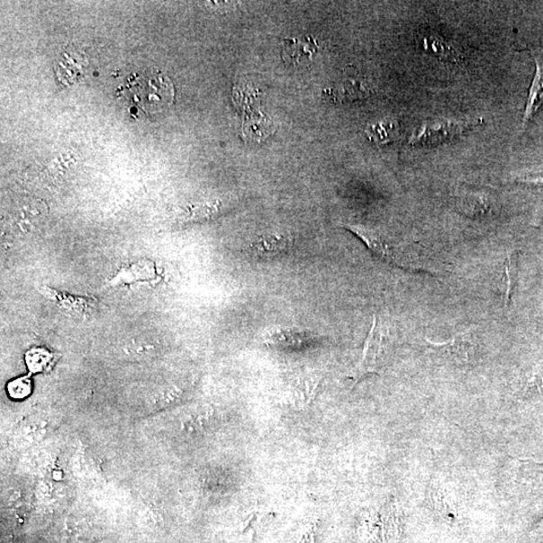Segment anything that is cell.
<instances>
[{
  "mask_svg": "<svg viewBox=\"0 0 543 543\" xmlns=\"http://www.w3.org/2000/svg\"><path fill=\"white\" fill-rule=\"evenodd\" d=\"M484 124V119L469 121H427L409 140L415 148H433L452 141L465 133Z\"/></svg>",
  "mask_w": 543,
  "mask_h": 543,
  "instance_id": "1",
  "label": "cell"
},
{
  "mask_svg": "<svg viewBox=\"0 0 543 543\" xmlns=\"http://www.w3.org/2000/svg\"><path fill=\"white\" fill-rule=\"evenodd\" d=\"M133 81L132 98L144 111L158 112L171 104L174 88L166 76L158 73L144 74Z\"/></svg>",
  "mask_w": 543,
  "mask_h": 543,
  "instance_id": "2",
  "label": "cell"
},
{
  "mask_svg": "<svg viewBox=\"0 0 543 543\" xmlns=\"http://www.w3.org/2000/svg\"><path fill=\"white\" fill-rule=\"evenodd\" d=\"M472 330L456 334L454 338L445 342H433L426 339L428 347L439 357L450 361L457 366H468L475 361L478 346L475 334Z\"/></svg>",
  "mask_w": 543,
  "mask_h": 543,
  "instance_id": "3",
  "label": "cell"
},
{
  "mask_svg": "<svg viewBox=\"0 0 543 543\" xmlns=\"http://www.w3.org/2000/svg\"><path fill=\"white\" fill-rule=\"evenodd\" d=\"M385 351V335L379 327L376 316L374 317L373 325L367 334L364 350L358 365L353 373L352 378L357 384L362 378L377 374Z\"/></svg>",
  "mask_w": 543,
  "mask_h": 543,
  "instance_id": "4",
  "label": "cell"
},
{
  "mask_svg": "<svg viewBox=\"0 0 543 543\" xmlns=\"http://www.w3.org/2000/svg\"><path fill=\"white\" fill-rule=\"evenodd\" d=\"M342 228L351 231L352 234L364 241L369 251L381 258L382 261L408 270L401 260L399 254L395 252L394 247L376 230L361 225H343Z\"/></svg>",
  "mask_w": 543,
  "mask_h": 543,
  "instance_id": "5",
  "label": "cell"
},
{
  "mask_svg": "<svg viewBox=\"0 0 543 543\" xmlns=\"http://www.w3.org/2000/svg\"><path fill=\"white\" fill-rule=\"evenodd\" d=\"M318 46L313 38H288L284 40L283 59L285 62L297 66L312 62Z\"/></svg>",
  "mask_w": 543,
  "mask_h": 543,
  "instance_id": "6",
  "label": "cell"
},
{
  "mask_svg": "<svg viewBox=\"0 0 543 543\" xmlns=\"http://www.w3.org/2000/svg\"><path fill=\"white\" fill-rule=\"evenodd\" d=\"M321 384V376L319 375L300 376L293 379L289 385V398L295 406H307L314 399Z\"/></svg>",
  "mask_w": 543,
  "mask_h": 543,
  "instance_id": "7",
  "label": "cell"
},
{
  "mask_svg": "<svg viewBox=\"0 0 543 543\" xmlns=\"http://www.w3.org/2000/svg\"><path fill=\"white\" fill-rule=\"evenodd\" d=\"M536 75H534L531 87L529 94L527 106H525V112L523 116V126L532 121L534 116L538 114V112L543 105V62L538 57H536Z\"/></svg>",
  "mask_w": 543,
  "mask_h": 543,
  "instance_id": "8",
  "label": "cell"
},
{
  "mask_svg": "<svg viewBox=\"0 0 543 543\" xmlns=\"http://www.w3.org/2000/svg\"><path fill=\"white\" fill-rule=\"evenodd\" d=\"M460 208L468 217L484 218L491 213V203L485 195L472 194L461 198Z\"/></svg>",
  "mask_w": 543,
  "mask_h": 543,
  "instance_id": "9",
  "label": "cell"
},
{
  "mask_svg": "<svg viewBox=\"0 0 543 543\" xmlns=\"http://www.w3.org/2000/svg\"><path fill=\"white\" fill-rule=\"evenodd\" d=\"M517 277V255L516 253H511L508 255L505 263H504V275H503V282H504V303L505 306L508 307L511 305L512 292L514 290L515 282Z\"/></svg>",
  "mask_w": 543,
  "mask_h": 543,
  "instance_id": "10",
  "label": "cell"
},
{
  "mask_svg": "<svg viewBox=\"0 0 543 543\" xmlns=\"http://www.w3.org/2000/svg\"><path fill=\"white\" fill-rule=\"evenodd\" d=\"M367 132L370 140L384 144L394 140L396 134V124L393 122L377 123L370 126Z\"/></svg>",
  "mask_w": 543,
  "mask_h": 543,
  "instance_id": "11",
  "label": "cell"
},
{
  "mask_svg": "<svg viewBox=\"0 0 543 543\" xmlns=\"http://www.w3.org/2000/svg\"><path fill=\"white\" fill-rule=\"evenodd\" d=\"M512 183L531 187H543V168L523 171L512 178Z\"/></svg>",
  "mask_w": 543,
  "mask_h": 543,
  "instance_id": "12",
  "label": "cell"
},
{
  "mask_svg": "<svg viewBox=\"0 0 543 543\" xmlns=\"http://www.w3.org/2000/svg\"><path fill=\"white\" fill-rule=\"evenodd\" d=\"M424 44L425 46L427 45L428 50H433L434 54L439 57H446L455 54V51L451 49V47L448 46L443 40L438 38L437 36H430L425 38Z\"/></svg>",
  "mask_w": 543,
  "mask_h": 543,
  "instance_id": "13",
  "label": "cell"
},
{
  "mask_svg": "<svg viewBox=\"0 0 543 543\" xmlns=\"http://www.w3.org/2000/svg\"><path fill=\"white\" fill-rule=\"evenodd\" d=\"M8 390H10L13 398L23 399L30 394L31 384L25 378L16 379V381L11 383Z\"/></svg>",
  "mask_w": 543,
  "mask_h": 543,
  "instance_id": "14",
  "label": "cell"
},
{
  "mask_svg": "<svg viewBox=\"0 0 543 543\" xmlns=\"http://www.w3.org/2000/svg\"><path fill=\"white\" fill-rule=\"evenodd\" d=\"M125 350L128 355L142 357L144 355H148V353L153 350V347L148 342L132 341L128 344Z\"/></svg>",
  "mask_w": 543,
  "mask_h": 543,
  "instance_id": "15",
  "label": "cell"
},
{
  "mask_svg": "<svg viewBox=\"0 0 543 543\" xmlns=\"http://www.w3.org/2000/svg\"><path fill=\"white\" fill-rule=\"evenodd\" d=\"M49 360V356L44 351H34L32 352L28 358V365H30L31 368H36L37 370L42 368V367H46L47 362Z\"/></svg>",
  "mask_w": 543,
  "mask_h": 543,
  "instance_id": "16",
  "label": "cell"
},
{
  "mask_svg": "<svg viewBox=\"0 0 543 543\" xmlns=\"http://www.w3.org/2000/svg\"><path fill=\"white\" fill-rule=\"evenodd\" d=\"M527 386L529 390L543 389V368L537 370L529 377Z\"/></svg>",
  "mask_w": 543,
  "mask_h": 543,
  "instance_id": "17",
  "label": "cell"
}]
</instances>
